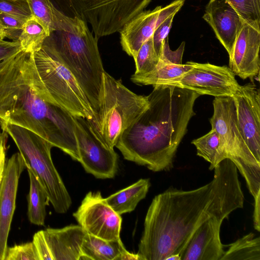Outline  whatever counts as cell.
I'll return each mask as SVG.
<instances>
[{
    "mask_svg": "<svg viewBox=\"0 0 260 260\" xmlns=\"http://www.w3.org/2000/svg\"><path fill=\"white\" fill-rule=\"evenodd\" d=\"M244 197L236 165L229 159L215 168L213 179L198 188L170 187L156 196L147 210L139 244L141 260H166L179 254L196 229L209 218H226L242 208Z\"/></svg>",
    "mask_w": 260,
    "mask_h": 260,
    "instance_id": "cell-1",
    "label": "cell"
},
{
    "mask_svg": "<svg viewBox=\"0 0 260 260\" xmlns=\"http://www.w3.org/2000/svg\"><path fill=\"white\" fill-rule=\"evenodd\" d=\"M0 122L29 129L79 161L75 117L46 101L33 52L22 49L0 64Z\"/></svg>",
    "mask_w": 260,
    "mask_h": 260,
    "instance_id": "cell-2",
    "label": "cell"
},
{
    "mask_svg": "<svg viewBox=\"0 0 260 260\" xmlns=\"http://www.w3.org/2000/svg\"><path fill=\"white\" fill-rule=\"evenodd\" d=\"M200 95L173 85L154 86L148 107L122 133L115 147L124 159L151 171L170 170Z\"/></svg>",
    "mask_w": 260,
    "mask_h": 260,
    "instance_id": "cell-3",
    "label": "cell"
},
{
    "mask_svg": "<svg viewBox=\"0 0 260 260\" xmlns=\"http://www.w3.org/2000/svg\"><path fill=\"white\" fill-rule=\"evenodd\" d=\"M98 39L89 29L82 35L54 31L42 47L74 76L96 114L105 70Z\"/></svg>",
    "mask_w": 260,
    "mask_h": 260,
    "instance_id": "cell-4",
    "label": "cell"
},
{
    "mask_svg": "<svg viewBox=\"0 0 260 260\" xmlns=\"http://www.w3.org/2000/svg\"><path fill=\"white\" fill-rule=\"evenodd\" d=\"M149 105L148 95L136 94L104 71L98 111L87 121L101 141L108 148H114L122 133Z\"/></svg>",
    "mask_w": 260,
    "mask_h": 260,
    "instance_id": "cell-5",
    "label": "cell"
},
{
    "mask_svg": "<svg viewBox=\"0 0 260 260\" xmlns=\"http://www.w3.org/2000/svg\"><path fill=\"white\" fill-rule=\"evenodd\" d=\"M1 129L12 138L29 168L45 190L55 212L66 213L72 199L56 169L51 155L53 145L37 134L24 127L0 122Z\"/></svg>",
    "mask_w": 260,
    "mask_h": 260,
    "instance_id": "cell-6",
    "label": "cell"
},
{
    "mask_svg": "<svg viewBox=\"0 0 260 260\" xmlns=\"http://www.w3.org/2000/svg\"><path fill=\"white\" fill-rule=\"evenodd\" d=\"M210 119L218 133L226 155L243 176L254 198L260 194V162L250 151L239 129L235 104L232 96L215 97Z\"/></svg>",
    "mask_w": 260,
    "mask_h": 260,
    "instance_id": "cell-7",
    "label": "cell"
},
{
    "mask_svg": "<svg viewBox=\"0 0 260 260\" xmlns=\"http://www.w3.org/2000/svg\"><path fill=\"white\" fill-rule=\"evenodd\" d=\"M35 63L43 86L45 100L87 120L95 113L72 74L42 47L33 52Z\"/></svg>",
    "mask_w": 260,
    "mask_h": 260,
    "instance_id": "cell-8",
    "label": "cell"
},
{
    "mask_svg": "<svg viewBox=\"0 0 260 260\" xmlns=\"http://www.w3.org/2000/svg\"><path fill=\"white\" fill-rule=\"evenodd\" d=\"M67 15L89 23L94 36L119 32L152 0H55Z\"/></svg>",
    "mask_w": 260,
    "mask_h": 260,
    "instance_id": "cell-9",
    "label": "cell"
},
{
    "mask_svg": "<svg viewBox=\"0 0 260 260\" xmlns=\"http://www.w3.org/2000/svg\"><path fill=\"white\" fill-rule=\"evenodd\" d=\"M192 62L189 70L165 85L192 90L200 95L232 96L239 89L235 75L226 66Z\"/></svg>",
    "mask_w": 260,
    "mask_h": 260,
    "instance_id": "cell-10",
    "label": "cell"
},
{
    "mask_svg": "<svg viewBox=\"0 0 260 260\" xmlns=\"http://www.w3.org/2000/svg\"><path fill=\"white\" fill-rule=\"evenodd\" d=\"M75 117L79 162L87 173L97 178H113L118 168L117 153L101 141L86 119Z\"/></svg>",
    "mask_w": 260,
    "mask_h": 260,
    "instance_id": "cell-11",
    "label": "cell"
},
{
    "mask_svg": "<svg viewBox=\"0 0 260 260\" xmlns=\"http://www.w3.org/2000/svg\"><path fill=\"white\" fill-rule=\"evenodd\" d=\"M73 216L86 233L106 240H121V216L106 203L100 191L88 192Z\"/></svg>",
    "mask_w": 260,
    "mask_h": 260,
    "instance_id": "cell-12",
    "label": "cell"
},
{
    "mask_svg": "<svg viewBox=\"0 0 260 260\" xmlns=\"http://www.w3.org/2000/svg\"><path fill=\"white\" fill-rule=\"evenodd\" d=\"M184 2L175 0L165 7L159 6L143 11L127 22L119 31L123 50L135 59L141 46L152 36L155 29L169 16L176 14Z\"/></svg>",
    "mask_w": 260,
    "mask_h": 260,
    "instance_id": "cell-13",
    "label": "cell"
},
{
    "mask_svg": "<svg viewBox=\"0 0 260 260\" xmlns=\"http://www.w3.org/2000/svg\"><path fill=\"white\" fill-rule=\"evenodd\" d=\"M232 97L239 129L251 153L260 162L259 89L249 83L240 85Z\"/></svg>",
    "mask_w": 260,
    "mask_h": 260,
    "instance_id": "cell-14",
    "label": "cell"
},
{
    "mask_svg": "<svg viewBox=\"0 0 260 260\" xmlns=\"http://www.w3.org/2000/svg\"><path fill=\"white\" fill-rule=\"evenodd\" d=\"M26 168L20 152L13 154L6 163L0 184V260H4L7 240L15 209L18 181Z\"/></svg>",
    "mask_w": 260,
    "mask_h": 260,
    "instance_id": "cell-15",
    "label": "cell"
},
{
    "mask_svg": "<svg viewBox=\"0 0 260 260\" xmlns=\"http://www.w3.org/2000/svg\"><path fill=\"white\" fill-rule=\"evenodd\" d=\"M223 215L213 216L194 231L182 251L181 260H221L224 250L220 238Z\"/></svg>",
    "mask_w": 260,
    "mask_h": 260,
    "instance_id": "cell-16",
    "label": "cell"
},
{
    "mask_svg": "<svg viewBox=\"0 0 260 260\" xmlns=\"http://www.w3.org/2000/svg\"><path fill=\"white\" fill-rule=\"evenodd\" d=\"M260 31L245 22L235 42L229 68L243 80L259 75Z\"/></svg>",
    "mask_w": 260,
    "mask_h": 260,
    "instance_id": "cell-17",
    "label": "cell"
},
{
    "mask_svg": "<svg viewBox=\"0 0 260 260\" xmlns=\"http://www.w3.org/2000/svg\"><path fill=\"white\" fill-rule=\"evenodd\" d=\"M203 18L231 56L239 33L245 22L225 0H210Z\"/></svg>",
    "mask_w": 260,
    "mask_h": 260,
    "instance_id": "cell-18",
    "label": "cell"
},
{
    "mask_svg": "<svg viewBox=\"0 0 260 260\" xmlns=\"http://www.w3.org/2000/svg\"><path fill=\"white\" fill-rule=\"evenodd\" d=\"M50 260H81V246L86 234L79 225L43 230Z\"/></svg>",
    "mask_w": 260,
    "mask_h": 260,
    "instance_id": "cell-19",
    "label": "cell"
},
{
    "mask_svg": "<svg viewBox=\"0 0 260 260\" xmlns=\"http://www.w3.org/2000/svg\"><path fill=\"white\" fill-rule=\"evenodd\" d=\"M26 1L32 17L50 34L60 30L82 35L89 29L84 21L67 15L57 9L51 0Z\"/></svg>",
    "mask_w": 260,
    "mask_h": 260,
    "instance_id": "cell-20",
    "label": "cell"
},
{
    "mask_svg": "<svg viewBox=\"0 0 260 260\" xmlns=\"http://www.w3.org/2000/svg\"><path fill=\"white\" fill-rule=\"evenodd\" d=\"M81 259H135L136 254L127 251L121 240H104L86 233L84 237Z\"/></svg>",
    "mask_w": 260,
    "mask_h": 260,
    "instance_id": "cell-21",
    "label": "cell"
},
{
    "mask_svg": "<svg viewBox=\"0 0 260 260\" xmlns=\"http://www.w3.org/2000/svg\"><path fill=\"white\" fill-rule=\"evenodd\" d=\"M150 186L149 179H140L105 200L115 212L121 215L134 211L138 203L145 198Z\"/></svg>",
    "mask_w": 260,
    "mask_h": 260,
    "instance_id": "cell-22",
    "label": "cell"
},
{
    "mask_svg": "<svg viewBox=\"0 0 260 260\" xmlns=\"http://www.w3.org/2000/svg\"><path fill=\"white\" fill-rule=\"evenodd\" d=\"M191 67V61L181 65L165 64L159 61L152 71L143 75L134 74L131 76V79L137 84L151 85L153 87L164 85L180 77L189 70Z\"/></svg>",
    "mask_w": 260,
    "mask_h": 260,
    "instance_id": "cell-23",
    "label": "cell"
},
{
    "mask_svg": "<svg viewBox=\"0 0 260 260\" xmlns=\"http://www.w3.org/2000/svg\"><path fill=\"white\" fill-rule=\"evenodd\" d=\"M30 180L28 196L27 215L29 221L36 225H43L46 215V207L49 202L47 194L37 177L27 168Z\"/></svg>",
    "mask_w": 260,
    "mask_h": 260,
    "instance_id": "cell-24",
    "label": "cell"
},
{
    "mask_svg": "<svg viewBox=\"0 0 260 260\" xmlns=\"http://www.w3.org/2000/svg\"><path fill=\"white\" fill-rule=\"evenodd\" d=\"M191 143L197 149V155L210 163V170L214 169L226 158L219 136L214 129L211 128L206 135L193 140Z\"/></svg>",
    "mask_w": 260,
    "mask_h": 260,
    "instance_id": "cell-25",
    "label": "cell"
},
{
    "mask_svg": "<svg viewBox=\"0 0 260 260\" xmlns=\"http://www.w3.org/2000/svg\"><path fill=\"white\" fill-rule=\"evenodd\" d=\"M221 260H260V238L250 233L229 245Z\"/></svg>",
    "mask_w": 260,
    "mask_h": 260,
    "instance_id": "cell-26",
    "label": "cell"
},
{
    "mask_svg": "<svg viewBox=\"0 0 260 260\" xmlns=\"http://www.w3.org/2000/svg\"><path fill=\"white\" fill-rule=\"evenodd\" d=\"M50 34L32 17L26 20L18 39L22 49L35 52L42 47Z\"/></svg>",
    "mask_w": 260,
    "mask_h": 260,
    "instance_id": "cell-27",
    "label": "cell"
},
{
    "mask_svg": "<svg viewBox=\"0 0 260 260\" xmlns=\"http://www.w3.org/2000/svg\"><path fill=\"white\" fill-rule=\"evenodd\" d=\"M247 24L260 31V0H225Z\"/></svg>",
    "mask_w": 260,
    "mask_h": 260,
    "instance_id": "cell-28",
    "label": "cell"
},
{
    "mask_svg": "<svg viewBox=\"0 0 260 260\" xmlns=\"http://www.w3.org/2000/svg\"><path fill=\"white\" fill-rule=\"evenodd\" d=\"M134 60L136 65L134 74L136 75L148 73L156 67L159 57L154 50L152 37L143 44Z\"/></svg>",
    "mask_w": 260,
    "mask_h": 260,
    "instance_id": "cell-29",
    "label": "cell"
},
{
    "mask_svg": "<svg viewBox=\"0 0 260 260\" xmlns=\"http://www.w3.org/2000/svg\"><path fill=\"white\" fill-rule=\"evenodd\" d=\"M0 12L25 21L32 17L26 0H0Z\"/></svg>",
    "mask_w": 260,
    "mask_h": 260,
    "instance_id": "cell-30",
    "label": "cell"
},
{
    "mask_svg": "<svg viewBox=\"0 0 260 260\" xmlns=\"http://www.w3.org/2000/svg\"><path fill=\"white\" fill-rule=\"evenodd\" d=\"M25 21L0 12V23L5 32V38L18 41Z\"/></svg>",
    "mask_w": 260,
    "mask_h": 260,
    "instance_id": "cell-31",
    "label": "cell"
},
{
    "mask_svg": "<svg viewBox=\"0 0 260 260\" xmlns=\"http://www.w3.org/2000/svg\"><path fill=\"white\" fill-rule=\"evenodd\" d=\"M4 260H39V258L32 242L8 248Z\"/></svg>",
    "mask_w": 260,
    "mask_h": 260,
    "instance_id": "cell-32",
    "label": "cell"
},
{
    "mask_svg": "<svg viewBox=\"0 0 260 260\" xmlns=\"http://www.w3.org/2000/svg\"><path fill=\"white\" fill-rule=\"evenodd\" d=\"M184 47L185 42H182L177 49L171 50L169 45L168 37H166L162 43L159 61L169 64H182Z\"/></svg>",
    "mask_w": 260,
    "mask_h": 260,
    "instance_id": "cell-33",
    "label": "cell"
},
{
    "mask_svg": "<svg viewBox=\"0 0 260 260\" xmlns=\"http://www.w3.org/2000/svg\"><path fill=\"white\" fill-rule=\"evenodd\" d=\"M175 15V14H173L165 19L155 29L152 35V37L154 50L159 57L162 42L166 37H168Z\"/></svg>",
    "mask_w": 260,
    "mask_h": 260,
    "instance_id": "cell-34",
    "label": "cell"
},
{
    "mask_svg": "<svg viewBox=\"0 0 260 260\" xmlns=\"http://www.w3.org/2000/svg\"><path fill=\"white\" fill-rule=\"evenodd\" d=\"M22 49L18 41H6L0 39V64Z\"/></svg>",
    "mask_w": 260,
    "mask_h": 260,
    "instance_id": "cell-35",
    "label": "cell"
},
{
    "mask_svg": "<svg viewBox=\"0 0 260 260\" xmlns=\"http://www.w3.org/2000/svg\"><path fill=\"white\" fill-rule=\"evenodd\" d=\"M32 243L35 246L39 260H50L43 230L35 233L33 237Z\"/></svg>",
    "mask_w": 260,
    "mask_h": 260,
    "instance_id": "cell-36",
    "label": "cell"
},
{
    "mask_svg": "<svg viewBox=\"0 0 260 260\" xmlns=\"http://www.w3.org/2000/svg\"><path fill=\"white\" fill-rule=\"evenodd\" d=\"M7 133L3 131L0 133V184L2 181L5 168L6 144Z\"/></svg>",
    "mask_w": 260,
    "mask_h": 260,
    "instance_id": "cell-37",
    "label": "cell"
},
{
    "mask_svg": "<svg viewBox=\"0 0 260 260\" xmlns=\"http://www.w3.org/2000/svg\"><path fill=\"white\" fill-rule=\"evenodd\" d=\"M254 199V208L253 212V223L254 229L260 231V194Z\"/></svg>",
    "mask_w": 260,
    "mask_h": 260,
    "instance_id": "cell-38",
    "label": "cell"
},
{
    "mask_svg": "<svg viewBox=\"0 0 260 260\" xmlns=\"http://www.w3.org/2000/svg\"><path fill=\"white\" fill-rule=\"evenodd\" d=\"M166 260H181L179 254H174L171 255Z\"/></svg>",
    "mask_w": 260,
    "mask_h": 260,
    "instance_id": "cell-39",
    "label": "cell"
},
{
    "mask_svg": "<svg viewBox=\"0 0 260 260\" xmlns=\"http://www.w3.org/2000/svg\"><path fill=\"white\" fill-rule=\"evenodd\" d=\"M0 37L2 39H4L5 38L4 29L2 25L0 23Z\"/></svg>",
    "mask_w": 260,
    "mask_h": 260,
    "instance_id": "cell-40",
    "label": "cell"
},
{
    "mask_svg": "<svg viewBox=\"0 0 260 260\" xmlns=\"http://www.w3.org/2000/svg\"><path fill=\"white\" fill-rule=\"evenodd\" d=\"M0 39H2L1 37H0Z\"/></svg>",
    "mask_w": 260,
    "mask_h": 260,
    "instance_id": "cell-41",
    "label": "cell"
},
{
    "mask_svg": "<svg viewBox=\"0 0 260 260\" xmlns=\"http://www.w3.org/2000/svg\"></svg>",
    "mask_w": 260,
    "mask_h": 260,
    "instance_id": "cell-42",
    "label": "cell"
}]
</instances>
